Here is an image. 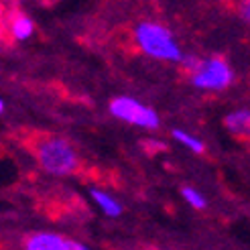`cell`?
<instances>
[{"label": "cell", "instance_id": "cell-5", "mask_svg": "<svg viewBox=\"0 0 250 250\" xmlns=\"http://www.w3.org/2000/svg\"><path fill=\"white\" fill-rule=\"evenodd\" d=\"M24 250H71V240H65L59 234L39 232L29 236L24 242Z\"/></svg>", "mask_w": 250, "mask_h": 250}, {"label": "cell", "instance_id": "cell-6", "mask_svg": "<svg viewBox=\"0 0 250 250\" xmlns=\"http://www.w3.org/2000/svg\"><path fill=\"white\" fill-rule=\"evenodd\" d=\"M224 124H226V128L232 130L234 134H246L248 132V126H250V114H248V110L232 112V114L226 116Z\"/></svg>", "mask_w": 250, "mask_h": 250}, {"label": "cell", "instance_id": "cell-4", "mask_svg": "<svg viewBox=\"0 0 250 250\" xmlns=\"http://www.w3.org/2000/svg\"><path fill=\"white\" fill-rule=\"evenodd\" d=\"M110 112L114 116H118L120 120H126V122L136 124V126H143V128H157L159 126L157 112L145 104H141L139 100H132V98L112 100Z\"/></svg>", "mask_w": 250, "mask_h": 250}, {"label": "cell", "instance_id": "cell-8", "mask_svg": "<svg viewBox=\"0 0 250 250\" xmlns=\"http://www.w3.org/2000/svg\"><path fill=\"white\" fill-rule=\"evenodd\" d=\"M92 197H94V202L104 209V214H106V216H112V218L120 216L122 208H120V204L116 202L114 197H110V195H106L104 191H98V189L92 191Z\"/></svg>", "mask_w": 250, "mask_h": 250}, {"label": "cell", "instance_id": "cell-2", "mask_svg": "<svg viewBox=\"0 0 250 250\" xmlns=\"http://www.w3.org/2000/svg\"><path fill=\"white\" fill-rule=\"evenodd\" d=\"M136 41L141 49L155 59H167V61H181L183 53L173 41V35L157 22H141L136 29Z\"/></svg>", "mask_w": 250, "mask_h": 250}, {"label": "cell", "instance_id": "cell-9", "mask_svg": "<svg viewBox=\"0 0 250 250\" xmlns=\"http://www.w3.org/2000/svg\"><path fill=\"white\" fill-rule=\"evenodd\" d=\"M173 136H175V139H177L179 143H183L185 146H189L193 153H204V143L197 141L195 136L187 134V132H183V130H173Z\"/></svg>", "mask_w": 250, "mask_h": 250}, {"label": "cell", "instance_id": "cell-1", "mask_svg": "<svg viewBox=\"0 0 250 250\" xmlns=\"http://www.w3.org/2000/svg\"><path fill=\"white\" fill-rule=\"evenodd\" d=\"M35 155L45 171L53 175H69L78 169L80 161L73 146L57 136H45L35 143Z\"/></svg>", "mask_w": 250, "mask_h": 250}, {"label": "cell", "instance_id": "cell-7", "mask_svg": "<svg viewBox=\"0 0 250 250\" xmlns=\"http://www.w3.org/2000/svg\"><path fill=\"white\" fill-rule=\"evenodd\" d=\"M35 29V24L29 17H24V15H15L10 19V33L15 39L22 41V39H29L31 33Z\"/></svg>", "mask_w": 250, "mask_h": 250}, {"label": "cell", "instance_id": "cell-12", "mask_svg": "<svg viewBox=\"0 0 250 250\" xmlns=\"http://www.w3.org/2000/svg\"><path fill=\"white\" fill-rule=\"evenodd\" d=\"M4 110V104H2V100H0V112H2Z\"/></svg>", "mask_w": 250, "mask_h": 250}, {"label": "cell", "instance_id": "cell-10", "mask_svg": "<svg viewBox=\"0 0 250 250\" xmlns=\"http://www.w3.org/2000/svg\"><path fill=\"white\" fill-rule=\"evenodd\" d=\"M183 197H185L193 208H197V209L206 208V199H204V195H202V193H197L195 189H191V187H185V189H183Z\"/></svg>", "mask_w": 250, "mask_h": 250}, {"label": "cell", "instance_id": "cell-11", "mask_svg": "<svg viewBox=\"0 0 250 250\" xmlns=\"http://www.w3.org/2000/svg\"><path fill=\"white\" fill-rule=\"evenodd\" d=\"M71 250H87L83 244H78V242H71Z\"/></svg>", "mask_w": 250, "mask_h": 250}, {"label": "cell", "instance_id": "cell-3", "mask_svg": "<svg viewBox=\"0 0 250 250\" xmlns=\"http://www.w3.org/2000/svg\"><path fill=\"white\" fill-rule=\"evenodd\" d=\"M232 67L226 59L211 57L208 61H199L197 69L191 76V83L202 87V90H224L232 83Z\"/></svg>", "mask_w": 250, "mask_h": 250}]
</instances>
